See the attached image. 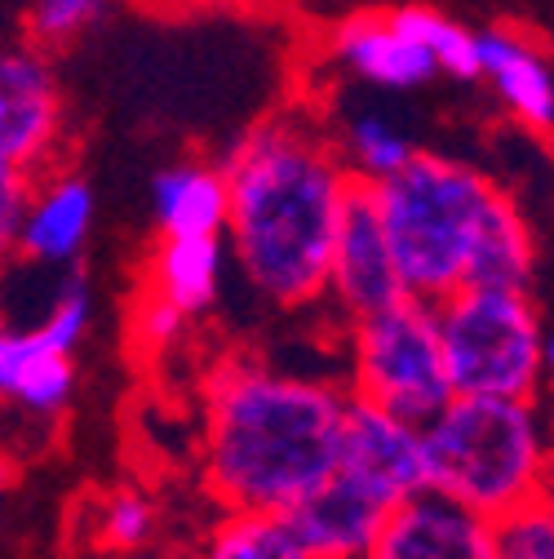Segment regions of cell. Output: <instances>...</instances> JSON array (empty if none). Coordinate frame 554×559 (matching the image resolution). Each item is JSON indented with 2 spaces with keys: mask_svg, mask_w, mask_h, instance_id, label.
I'll return each mask as SVG.
<instances>
[{
  "mask_svg": "<svg viewBox=\"0 0 554 559\" xmlns=\"http://www.w3.org/2000/svg\"><path fill=\"white\" fill-rule=\"evenodd\" d=\"M550 427H554V400H550Z\"/></svg>",
  "mask_w": 554,
  "mask_h": 559,
  "instance_id": "obj_31",
  "label": "cell"
},
{
  "mask_svg": "<svg viewBox=\"0 0 554 559\" xmlns=\"http://www.w3.org/2000/svg\"><path fill=\"white\" fill-rule=\"evenodd\" d=\"M89 316H94L89 280H85V275H72V280H67V285L58 289V298H53V307H49V320L36 324V329H40V337L53 346V352L72 356L76 346H81V337H85V329H89Z\"/></svg>",
  "mask_w": 554,
  "mask_h": 559,
  "instance_id": "obj_25",
  "label": "cell"
},
{
  "mask_svg": "<svg viewBox=\"0 0 554 559\" xmlns=\"http://www.w3.org/2000/svg\"><path fill=\"white\" fill-rule=\"evenodd\" d=\"M111 0H32L27 32L36 45H72L85 32L103 27Z\"/></svg>",
  "mask_w": 554,
  "mask_h": 559,
  "instance_id": "obj_22",
  "label": "cell"
},
{
  "mask_svg": "<svg viewBox=\"0 0 554 559\" xmlns=\"http://www.w3.org/2000/svg\"><path fill=\"white\" fill-rule=\"evenodd\" d=\"M40 352H53V346L40 337V329L0 324V400H14V386H19L23 369H27Z\"/></svg>",
  "mask_w": 554,
  "mask_h": 559,
  "instance_id": "obj_27",
  "label": "cell"
},
{
  "mask_svg": "<svg viewBox=\"0 0 554 559\" xmlns=\"http://www.w3.org/2000/svg\"><path fill=\"white\" fill-rule=\"evenodd\" d=\"M152 209L160 236H222L227 231V174L222 165L178 160L156 174Z\"/></svg>",
  "mask_w": 554,
  "mask_h": 559,
  "instance_id": "obj_15",
  "label": "cell"
},
{
  "mask_svg": "<svg viewBox=\"0 0 554 559\" xmlns=\"http://www.w3.org/2000/svg\"><path fill=\"white\" fill-rule=\"evenodd\" d=\"M364 559H493V520L439 488H418L386 515Z\"/></svg>",
  "mask_w": 554,
  "mask_h": 559,
  "instance_id": "obj_10",
  "label": "cell"
},
{
  "mask_svg": "<svg viewBox=\"0 0 554 559\" xmlns=\"http://www.w3.org/2000/svg\"><path fill=\"white\" fill-rule=\"evenodd\" d=\"M346 365H351L346 391L412 427H422L453 400L435 302L412 294L346 320Z\"/></svg>",
  "mask_w": 554,
  "mask_h": 559,
  "instance_id": "obj_6",
  "label": "cell"
},
{
  "mask_svg": "<svg viewBox=\"0 0 554 559\" xmlns=\"http://www.w3.org/2000/svg\"><path fill=\"white\" fill-rule=\"evenodd\" d=\"M346 320L364 311H377L395 298H404V280L382 227V209L373 182L351 174L341 214H337V236H333V258H328V289H324Z\"/></svg>",
  "mask_w": 554,
  "mask_h": 559,
  "instance_id": "obj_7",
  "label": "cell"
},
{
  "mask_svg": "<svg viewBox=\"0 0 554 559\" xmlns=\"http://www.w3.org/2000/svg\"><path fill=\"white\" fill-rule=\"evenodd\" d=\"M227 240L249 285L285 311L328 289V258L351 169L333 138L302 111L249 129L222 160Z\"/></svg>",
  "mask_w": 554,
  "mask_h": 559,
  "instance_id": "obj_1",
  "label": "cell"
},
{
  "mask_svg": "<svg viewBox=\"0 0 554 559\" xmlns=\"http://www.w3.org/2000/svg\"><path fill=\"white\" fill-rule=\"evenodd\" d=\"M72 391H76V365H72V356L40 352V356L23 369V378H19V386H14V400H19L23 408H32V413L53 417V413L67 408Z\"/></svg>",
  "mask_w": 554,
  "mask_h": 559,
  "instance_id": "obj_24",
  "label": "cell"
},
{
  "mask_svg": "<svg viewBox=\"0 0 554 559\" xmlns=\"http://www.w3.org/2000/svg\"><path fill=\"white\" fill-rule=\"evenodd\" d=\"M200 479L222 511H293L337 466L351 391L236 352L204 373Z\"/></svg>",
  "mask_w": 554,
  "mask_h": 559,
  "instance_id": "obj_2",
  "label": "cell"
},
{
  "mask_svg": "<svg viewBox=\"0 0 554 559\" xmlns=\"http://www.w3.org/2000/svg\"><path fill=\"white\" fill-rule=\"evenodd\" d=\"M195 559H315L289 511H222Z\"/></svg>",
  "mask_w": 554,
  "mask_h": 559,
  "instance_id": "obj_18",
  "label": "cell"
},
{
  "mask_svg": "<svg viewBox=\"0 0 554 559\" xmlns=\"http://www.w3.org/2000/svg\"><path fill=\"white\" fill-rule=\"evenodd\" d=\"M32 174L0 160V258L14 253V236H19V218L27 209V195H32Z\"/></svg>",
  "mask_w": 554,
  "mask_h": 559,
  "instance_id": "obj_28",
  "label": "cell"
},
{
  "mask_svg": "<svg viewBox=\"0 0 554 559\" xmlns=\"http://www.w3.org/2000/svg\"><path fill=\"white\" fill-rule=\"evenodd\" d=\"M337 471L356 475L386 507H399L404 498L418 493V488H426L422 427H412L404 417L351 395L346 423H341Z\"/></svg>",
  "mask_w": 554,
  "mask_h": 559,
  "instance_id": "obj_9",
  "label": "cell"
},
{
  "mask_svg": "<svg viewBox=\"0 0 554 559\" xmlns=\"http://www.w3.org/2000/svg\"><path fill=\"white\" fill-rule=\"evenodd\" d=\"M426 488L466 502L479 515H506L550 479L545 431L532 400L453 395L422 423Z\"/></svg>",
  "mask_w": 554,
  "mask_h": 559,
  "instance_id": "obj_4",
  "label": "cell"
},
{
  "mask_svg": "<svg viewBox=\"0 0 554 559\" xmlns=\"http://www.w3.org/2000/svg\"><path fill=\"white\" fill-rule=\"evenodd\" d=\"M341 143H346V152H341L346 169H351L356 178H364V182H382L418 156L412 138L382 111H356L351 120H346Z\"/></svg>",
  "mask_w": 554,
  "mask_h": 559,
  "instance_id": "obj_19",
  "label": "cell"
},
{
  "mask_svg": "<svg viewBox=\"0 0 554 559\" xmlns=\"http://www.w3.org/2000/svg\"><path fill=\"white\" fill-rule=\"evenodd\" d=\"M94 187L81 174H53L45 182H32L27 209L19 218L14 253L27 262H76L85 253V240L94 231Z\"/></svg>",
  "mask_w": 554,
  "mask_h": 559,
  "instance_id": "obj_12",
  "label": "cell"
},
{
  "mask_svg": "<svg viewBox=\"0 0 554 559\" xmlns=\"http://www.w3.org/2000/svg\"><path fill=\"white\" fill-rule=\"evenodd\" d=\"M541 369H545V373L554 378V329H550V333L541 337Z\"/></svg>",
  "mask_w": 554,
  "mask_h": 559,
  "instance_id": "obj_29",
  "label": "cell"
},
{
  "mask_svg": "<svg viewBox=\"0 0 554 559\" xmlns=\"http://www.w3.org/2000/svg\"><path fill=\"white\" fill-rule=\"evenodd\" d=\"M479 45V76L497 90V98L532 129H554V72L550 62L515 32L483 27Z\"/></svg>",
  "mask_w": 554,
  "mask_h": 559,
  "instance_id": "obj_14",
  "label": "cell"
},
{
  "mask_svg": "<svg viewBox=\"0 0 554 559\" xmlns=\"http://www.w3.org/2000/svg\"><path fill=\"white\" fill-rule=\"evenodd\" d=\"M444 369L453 395H510L541 391V311L532 289H457L435 302Z\"/></svg>",
  "mask_w": 554,
  "mask_h": 559,
  "instance_id": "obj_5",
  "label": "cell"
},
{
  "mask_svg": "<svg viewBox=\"0 0 554 559\" xmlns=\"http://www.w3.org/2000/svg\"><path fill=\"white\" fill-rule=\"evenodd\" d=\"M390 511L395 507H386L373 488L333 466L289 511V520L315 559H364Z\"/></svg>",
  "mask_w": 554,
  "mask_h": 559,
  "instance_id": "obj_11",
  "label": "cell"
},
{
  "mask_svg": "<svg viewBox=\"0 0 554 559\" xmlns=\"http://www.w3.org/2000/svg\"><path fill=\"white\" fill-rule=\"evenodd\" d=\"M222 236H165L143 271V289L186 316L209 311L222 289Z\"/></svg>",
  "mask_w": 554,
  "mask_h": 559,
  "instance_id": "obj_16",
  "label": "cell"
},
{
  "mask_svg": "<svg viewBox=\"0 0 554 559\" xmlns=\"http://www.w3.org/2000/svg\"><path fill=\"white\" fill-rule=\"evenodd\" d=\"M10 484H14V462H10L5 453H0V498L10 493Z\"/></svg>",
  "mask_w": 554,
  "mask_h": 559,
  "instance_id": "obj_30",
  "label": "cell"
},
{
  "mask_svg": "<svg viewBox=\"0 0 554 559\" xmlns=\"http://www.w3.org/2000/svg\"><path fill=\"white\" fill-rule=\"evenodd\" d=\"M62 138V85L40 45H0V160L32 178Z\"/></svg>",
  "mask_w": 554,
  "mask_h": 559,
  "instance_id": "obj_8",
  "label": "cell"
},
{
  "mask_svg": "<svg viewBox=\"0 0 554 559\" xmlns=\"http://www.w3.org/2000/svg\"><path fill=\"white\" fill-rule=\"evenodd\" d=\"M404 36H412L422 49H431V58L439 62V72L453 81H479V45L474 32L461 27L457 19L431 10V5H404L386 14Z\"/></svg>",
  "mask_w": 554,
  "mask_h": 559,
  "instance_id": "obj_20",
  "label": "cell"
},
{
  "mask_svg": "<svg viewBox=\"0 0 554 559\" xmlns=\"http://www.w3.org/2000/svg\"><path fill=\"white\" fill-rule=\"evenodd\" d=\"M186 311H178L173 302L156 298V294H137L133 311H129V329H133V346H143V352H169V346L182 342L186 333Z\"/></svg>",
  "mask_w": 554,
  "mask_h": 559,
  "instance_id": "obj_26",
  "label": "cell"
},
{
  "mask_svg": "<svg viewBox=\"0 0 554 559\" xmlns=\"http://www.w3.org/2000/svg\"><path fill=\"white\" fill-rule=\"evenodd\" d=\"M493 559H554V493L541 488L528 502L493 520Z\"/></svg>",
  "mask_w": 554,
  "mask_h": 559,
  "instance_id": "obj_21",
  "label": "cell"
},
{
  "mask_svg": "<svg viewBox=\"0 0 554 559\" xmlns=\"http://www.w3.org/2000/svg\"><path fill=\"white\" fill-rule=\"evenodd\" d=\"M94 533L107 550H137L156 533V507L143 493H133V488H116V493L98 502Z\"/></svg>",
  "mask_w": 554,
  "mask_h": 559,
  "instance_id": "obj_23",
  "label": "cell"
},
{
  "mask_svg": "<svg viewBox=\"0 0 554 559\" xmlns=\"http://www.w3.org/2000/svg\"><path fill=\"white\" fill-rule=\"evenodd\" d=\"M373 191L404 294L422 302H444L466 285L470 253L506 195L483 169L426 152L373 182Z\"/></svg>",
  "mask_w": 554,
  "mask_h": 559,
  "instance_id": "obj_3",
  "label": "cell"
},
{
  "mask_svg": "<svg viewBox=\"0 0 554 559\" xmlns=\"http://www.w3.org/2000/svg\"><path fill=\"white\" fill-rule=\"evenodd\" d=\"M532 275H537L532 227L519 214V204L510 195H502L489 227H483V236L474 245V253H470L466 285L470 289H532Z\"/></svg>",
  "mask_w": 554,
  "mask_h": 559,
  "instance_id": "obj_17",
  "label": "cell"
},
{
  "mask_svg": "<svg viewBox=\"0 0 554 559\" xmlns=\"http://www.w3.org/2000/svg\"><path fill=\"white\" fill-rule=\"evenodd\" d=\"M333 62L377 90H422L439 76V62L386 14H360L333 36Z\"/></svg>",
  "mask_w": 554,
  "mask_h": 559,
  "instance_id": "obj_13",
  "label": "cell"
}]
</instances>
